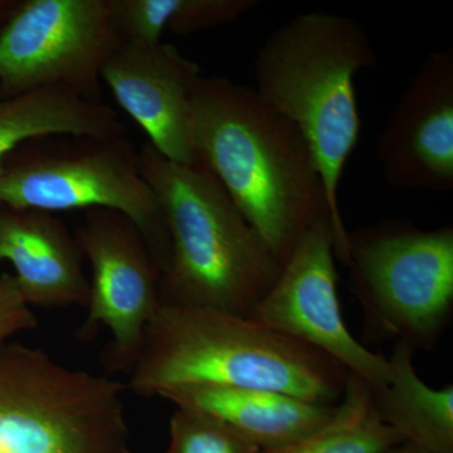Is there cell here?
Returning a JSON list of instances; mask_svg holds the SVG:
<instances>
[{"mask_svg": "<svg viewBox=\"0 0 453 453\" xmlns=\"http://www.w3.org/2000/svg\"><path fill=\"white\" fill-rule=\"evenodd\" d=\"M37 316L23 299L13 275L0 273V347L18 333L37 327Z\"/></svg>", "mask_w": 453, "mask_h": 453, "instance_id": "20", "label": "cell"}, {"mask_svg": "<svg viewBox=\"0 0 453 453\" xmlns=\"http://www.w3.org/2000/svg\"><path fill=\"white\" fill-rule=\"evenodd\" d=\"M120 43L110 0H19L0 27V98L56 88L101 103Z\"/></svg>", "mask_w": 453, "mask_h": 453, "instance_id": "8", "label": "cell"}, {"mask_svg": "<svg viewBox=\"0 0 453 453\" xmlns=\"http://www.w3.org/2000/svg\"><path fill=\"white\" fill-rule=\"evenodd\" d=\"M348 374L332 357L249 316L162 303L127 372V388L159 396L184 386L249 387L335 405Z\"/></svg>", "mask_w": 453, "mask_h": 453, "instance_id": "3", "label": "cell"}, {"mask_svg": "<svg viewBox=\"0 0 453 453\" xmlns=\"http://www.w3.org/2000/svg\"><path fill=\"white\" fill-rule=\"evenodd\" d=\"M375 151L390 186L453 189L452 49L426 57L378 136Z\"/></svg>", "mask_w": 453, "mask_h": 453, "instance_id": "11", "label": "cell"}, {"mask_svg": "<svg viewBox=\"0 0 453 453\" xmlns=\"http://www.w3.org/2000/svg\"><path fill=\"white\" fill-rule=\"evenodd\" d=\"M74 237L91 268L88 315L80 336L91 338L98 327L106 329L111 335L107 365L127 374L162 305V270L138 226L120 211H86Z\"/></svg>", "mask_w": 453, "mask_h": 453, "instance_id": "9", "label": "cell"}, {"mask_svg": "<svg viewBox=\"0 0 453 453\" xmlns=\"http://www.w3.org/2000/svg\"><path fill=\"white\" fill-rule=\"evenodd\" d=\"M201 67L170 43H120L104 65L101 81L142 127L149 144L170 162L195 164L190 104Z\"/></svg>", "mask_w": 453, "mask_h": 453, "instance_id": "12", "label": "cell"}, {"mask_svg": "<svg viewBox=\"0 0 453 453\" xmlns=\"http://www.w3.org/2000/svg\"><path fill=\"white\" fill-rule=\"evenodd\" d=\"M175 408L207 414L261 451L311 434L332 418L335 405L303 401L276 390L228 386H184L160 393Z\"/></svg>", "mask_w": 453, "mask_h": 453, "instance_id": "14", "label": "cell"}, {"mask_svg": "<svg viewBox=\"0 0 453 453\" xmlns=\"http://www.w3.org/2000/svg\"><path fill=\"white\" fill-rule=\"evenodd\" d=\"M125 386L40 348L0 347V453H135Z\"/></svg>", "mask_w": 453, "mask_h": 453, "instance_id": "5", "label": "cell"}, {"mask_svg": "<svg viewBox=\"0 0 453 453\" xmlns=\"http://www.w3.org/2000/svg\"><path fill=\"white\" fill-rule=\"evenodd\" d=\"M125 134L111 106L64 89H35L0 98V168L9 155L33 140L110 139Z\"/></svg>", "mask_w": 453, "mask_h": 453, "instance_id": "15", "label": "cell"}, {"mask_svg": "<svg viewBox=\"0 0 453 453\" xmlns=\"http://www.w3.org/2000/svg\"><path fill=\"white\" fill-rule=\"evenodd\" d=\"M335 258L332 223L320 219L300 238L276 282L249 318L321 351L371 388H380L389 378L388 357L369 350L348 329L340 306Z\"/></svg>", "mask_w": 453, "mask_h": 453, "instance_id": "10", "label": "cell"}, {"mask_svg": "<svg viewBox=\"0 0 453 453\" xmlns=\"http://www.w3.org/2000/svg\"><path fill=\"white\" fill-rule=\"evenodd\" d=\"M388 380L371 388L380 421L402 438L434 453H453V387L434 389L418 377L413 348L396 344Z\"/></svg>", "mask_w": 453, "mask_h": 453, "instance_id": "16", "label": "cell"}, {"mask_svg": "<svg viewBox=\"0 0 453 453\" xmlns=\"http://www.w3.org/2000/svg\"><path fill=\"white\" fill-rule=\"evenodd\" d=\"M261 449L207 414L175 408L165 453H259Z\"/></svg>", "mask_w": 453, "mask_h": 453, "instance_id": "18", "label": "cell"}, {"mask_svg": "<svg viewBox=\"0 0 453 453\" xmlns=\"http://www.w3.org/2000/svg\"><path fill=\"white\" fill-rule=\"evenodd\" d=\"M384 453H434L428 451V449H422V447L413 445V443L402 441L396 445L390 447L388 451Z\"/></svg>", "mask_w": 453, "mask_h": 453, "instance_id": "21", "label": "cell"}, {"mask_svg": "<svg viewBox=\"0 0 453 453\" xmlns=\"http://www.w3.org/2000/svg\"><path fill=\"white\" fill-rule=\"evenodd\" d=\"M258 4L257 0H170L166 31L186 37L234 22Z\"/></svg>", "mask_w": 453, "mask_h": 453, "instance_id": "19", "label": "cell"}, {"mask_svg": "<svg viewBox=\"0 0 453 453\" xmlns=\"http://www.w3.org/2000/svg\"><path fill=\"white\" fill-rule=\"evenodd\" d=\"M139 159L168 231L162 303L250 316L281 273L280 259L201 157L170 162L146 142Z\"/></svg>", "mask_w": 453, "mask_h": 453, "instance_id": "4", "label": "cell"}, {"mask_svg": "<svg viewBox=\"0 0 453 453\" xmlns=\"http://www.w3.org/2000/svg\"><path fill=\"white\" fill-rule=\"evenodd\" d=\"M348 264L363 303L411 347L436 342L453 305V228L393 220L349 234Z\"/></svg>", "mask_w": 453, "mask_h": 453, "instance_id": "7", "label": "cell"}, {"mask_svg": "<svg viewBox=\"0 0 453 453\" xmlns=\"http://www.w3.org/2000/svg\"><path fill=\"white\" fill-rule=\"evenodd\" d=\"M31 308H86L89 283L76 237L56 214L0 205V264Z\"/></svg>", "mask_w": 453, "mask_h": 453, "instance_id": "13", "label": "cell"}, {"mask_svg": "<svg viewBox=\"0 0 453 453\" xmlns=\"http://www.w3.org/2000/svg\"><path fill=\"white\" fill-rule=\"evenodd\" d=\"M189 130L196 155L282 265L308 229L330 219L308 144L251 86L202 76Z\"/></svg>", "mask_w": 453, "mask_h": 453, "instance_id": "1", "label": "cell"}, {"mask_svg": "<svg viewBox=\"0 0 453 453\" xmlns=\"http://www.w3.org/2000/svg\"><path fill=\"white\" fill-rule=\"evenodd\" d=\"M399 442L402 438L380 421L371 387L349 372L329 421L294 442L259 453H384Z\"/></svg>", "mask_w": 453, "mask_h": 453, "instance_id": "17", "label": "cell"}, {"mask_svg": "<svg viewBox=\"0 0 453 453\" xmlns=\"http://www.w3.org/2000/svg\"><path fill=\"white\" fill-rule=\"evenodd\" d=\"M19 0H0V27L4 25L5 20L11 16L12 12L16 9Z\"/></svg>", "mask_w": 453, "mask_h": 453, "instance_id": "22", "label": "cell"}, {"mask_svg": "<svg viewBox=\"0 0 453 453\" xmlns=\"http://www.w3.org/2000/svg\"><path fill=\"white\" fill-rule=\"evenodd\" d=\"M378 65L371 37L357 20L310 12L286 23L255 58L259 97L300 131L323 181L335 256L347 266L349 232L339 207V188L360 138L356 76Z\"/></svg>", "mask_w": 453, "mask_h": 453, "instance_id": "2", "label": "cell"}, {"mask_svg": "<svg viewBox=\"0 0 453 453\" xmlns=\"http://www.w3.org/2000/svg\"><path fill=\"white\" fill-rule=\"evenodd\" d=\"M33 140L0 168V205L58 211L105 208L120 211L144 235L162 273L169 237L159 202L142 177L139 150L127 136L46 144Z\"/></svg>", "mask_w": 453, "mask_h": 453, "instance_id": "6", "label": "cell"}]
</instances>
